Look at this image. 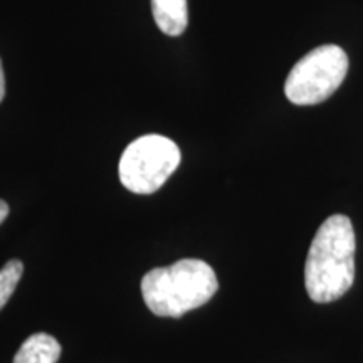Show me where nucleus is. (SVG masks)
Listing matches in <instances>:
<instances>
[{"label":"nucleus","instance_id":"1","mask_svg":"<svg viewBox=\"0 0 363 363\" xmlns=\"http://www.w3.org/2000/svg\"><path fill=\"white\" fill-rule=\"evenodd\" d=\"M355 230L347 216L335 214L320 225L308 251L306 293L315 303L342 298L355 279Z\"/></svg>","mask_w":363,"mask_h":363},{"label":"nucleus","instance_id":"2","mask_svg":"<svg viewBox=\"0 0 363 363\" xmlns=\"http://www.w3.org/2000/svg\"><path fill=\"white\" fill-rule=\"evenodd\" d=\"M217 289L214 269L201 259H182L172 266L155 267L142 279L145 305L162 318H180L203 306Z\"/></svg>","mask_w":363,"mask_h":363},{"label":"nucleus","instance_id":"3","mask_svg":"<svg viewBox=\"0 0 363 363\" xmlns=\"http://www.w3.org/2000/svg\"><path fill=\"white\" fill-rule=\"evenodd\" d=\"M348 72V56L340 45L325 44L303 56L284 83L286 98L298 106L323 103L340 88Z\"/></svg>","mask_w":363,"mask_h":363},{"label":"nucleus","instance_id":"4","mask_svg":"<svg viewBox=\"0 0 363 363\" xmlns=\"http://www.w3.org/2000/svg\"><path fill=\"white\" fill-rule=\"evenodd\" d=\"M175 142L162 135H145L131 142L120 158L118 174L130 192L148 195L169 180L180 163Z\"/></svg>","mask_w":363,"mask_h":363},{"label":"nucleus","instance_id":"5","mask_svg":"<svg viewBox=\"0 0 363 363\" xmlns=\"http://www.w3.org/2000/svg\"><path fill=\"white\" fill-rule=\"evenodd\" d=\"M152 13L158 29L172 38L184 34L189 26L187 0H152Z\"/></svg>","mask_w":363,"mask_h":363},{"label":"nucleus","instance_id":"6","mask_svg":"<svg viewBox=\"0 0 363 363\" xmlns=\"http://www.w3.org/2000/svg\"><path fill=\"white\" fill-rule=\"evenodd\" d=\"M61 357V345L48 333H35L21 345L13 363H56Z\"/></svg>","mask_w":363,"mask_h":363},{"label":"nucleus","instance_id":"7","mask_svg":"<svg viewBox=\"0 0 363 363\" xmlns=\"http://www.w3.org/2000/svg\"><path fill=\"white\" fill-rule=\"evenodd\" d=\"M24 272V264L19 259L9 261L6 266L0 269V310L7 305L9 299L12 298L13 291H16L17 284L22 278Z\"/></svg>","mask_w":363,"mask_h":363},{"label":"nucleus","instance_id":"8","mask_svg":"<svg viewBox=\"0 0 363 363\" xmlns=\"http://www.w3.org/2000/svg\"><path fill=\"white\" fill-rule=\"evenodd\" d=\"M4 94H6V76H4L2 61H0V101L4 99Z\"/></svg>","mask_w":363,"mask_h":363},{"label":"nucleus","instance_id":"9","mask_svg":"<svg viewBox=\"0 0 363 363\" xmlns=\"http://www.w3.org/2000/svg\"><path fill=\"white\" fill-rule=\"evenodd\" d=\"M9 216V206L4 201H0V224L7 219Z\"/></svg>","mask_w":363,"mask_h":363}]
</instances>
